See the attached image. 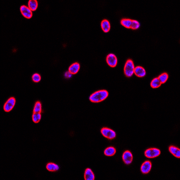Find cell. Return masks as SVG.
I'll return each instance as SVG.
<instances>
[{
	"label": "cell",
	"mask_w": 180,
	"mask_h": 180,
	"mask_svg": "<svg viewBox=\"0 0 180 180\" xmlns=\"http://www.w3.org/2000/svg\"><path fill=\"white\" fill-rule=\"evenodd\" d=\"M108 96L109 93L106 90H99L90 95L89 100L93 103H99L105 101Z\"/></svg>",
	"instance_id": "cell-1"
},
{
	"label": "cell",
	"mask_w": 180,
	"mask_h": 180,
	"mask_svg": "<svg viewBox=\"0 0 180 180\" xmlns=\"http://www.w3.org/2000/svg\"><path fill=\"white\" fill-rule=\"evenodd\" d=\"M158 78H159V80L161 82V83H164L168 79V74L166 73H163L160 74Z\"/></svg>",
	"instance_id": "cell-20"
},
{
	"label": "cell",
	"mask_w": 180,
	"mask_h": 180,
	"mask_svg": "<svg viewBox=\"0 0 180 180\" xmlns=\"http://www.w3.org/2000/svg\"><path fill=\"white\" fill-rule=\"evenodd\" d=\"M41 119V113H33L32 115V119L33 122L37 123L40 121Z\"/></svg>",
	"instance_id": "cell-22"
},
{
	"label": "cell",
	"mask_w": 180,
	"mask_h": 180,
	"mask_svg": "<svg viewBox=\"0 0 180 180\" xmlns=\"http://www.w3.org/2000/svg\"><path fill=\"white\" fill-rule=\"evenodd\" d=\"M15 102H16V100L15 98H10L4 105V111L6 112H9L11 111L15 105Z\"/></svg>",
	"instance_id": "cell-6"
},
{
	"label": "cell",
	"mask_w": 180,
	"mask_h": 180,
	"mask_svg": "<svg viewBox=\"0 0 180 180\" xmlns=\"http://www.w3.org/2000/svg\"><path fill=\"white\" fill-rule=\"evenodd\" d=\"M32 81L34 83H39L41 81V77L40 74H39L38 73H35L32 75Z\"/></svg>",
	"instance_id": "cell-24"
},
{
	"label": "cell",
	"mask_w": 180,
	"mask_h": 180,
	"mask_svg": "<svg viewBox=\"0 0 180 180\" xmlns=\"http://www.w3.org/2000/svg\"><path fill=\"white\" fill-rule=\"evenodd\" d=\"M116 153V149L113 147H108L104 151V154L107 156H113Z\"/></svg>",
	"instance_id": "cell-16"
},
{
	"label": "cell",
	"mask_w": 180,
	"mask_h": 180,
	"mask_svg": "<svg viewBox=\"0 0 180 180\" xmlns=\"http://www.w3.org/2000/svg\"><path fill=\"white\" fill-rule=\"evenodd\" d=\"M20 11L24 17L27 19H30L32 16V11L26 5H22L20 8Z\"/></svg>",
	"instance_id": "cell-7"
},
{
	"label": "cell",
	"mask_w": 180,
	"mask_h": 180,
	"mask_svg": "<svg viewBox=\"0 0 180 180\" xmlns=\"http://www.w3.org/2000/svg\"><path fill=\"white\" fill-rule=\"evenodd\" d=\"M80 66L79 64L77 62L71 64L69 68V71L72 74H76L79 70Z\"/></svg>",
	"instance_id": "cell-12"
},
{
	"label": "cell",
	"mask_w": 180,
	"mask_h": 180,
	"mask_svg": "<svg viewBox=\"0 0 180 180\" xmlns=\"http://www.w3.org/2000/svg\"><path fill=\"white\" fill-rule=\"evenodd\" d=\"M161 84L162 83L159 80V78L158 77H156V78H154L151 81L150 86L152 88L156 89V88H159V87L161 86Z\"/></svg>",
	"instance_id": "cell-19"
},
{
	"label": "cell",
	"mask_w": 180,
	"mask_h": 180,
	"mask_svg": "<svg viewBox=\"0 0 180 180\" xmlns=\"http://www.w3.org/2000/svg\"><path fill=\"white\" fill-rule=\"evenodd\" d=\"M28 7L32 11H35L38 8V1L36 0H29L28 2Z\"/></svg>",
	"instance_id": "cell-18"
},
{
	"label": "cell",
	"mask_w": 180,
	"mask_h": 180,
	"mask_svg": "<svg viewBox=\"0 0 180 180\" xmlns=\"http://www.w3.org/2000/svg\"><path fill=\"white\" fill-rule=\"evenodd\" d=\"M101 133L104 137L109 140L114 139L116 136L115 132L109 128H102L101 130Z\"/></svg>",
	"instance_id": "cell-4"
},
{
	"label": "cell",
	"mask_w": 180,
	"mask_h": 180,
	"mask_svg": "<svg viewBox=\"0 0 180 180\" xmlns=\"http://www.w3.org/2000/svg\"><path fill=\"white\" fill-rule=\"evenodd\" d=\"M72 75L73 74H71L69 71H66L64 73V77L66 78H70L72 77Z\"/></svg>",
	"instance_id": "cell-25"
},
{
	"label": "cell",
	"mask_w": 180,
	"mask_h": 180,
	"mask_svg": "<svg viewBox=\"0 0 180 180\" xmlns=\"http://www.w3.org/2000/svg\"><path fill=\"white\" fill-rule=\"evenodd\" d=\"M152 168V163L150 161L144 162L140 167L141 172L144 174H146L150 172Z\"/></svg>",
	"instance_id": "cell-9"
},
{
	"label": "cell",
	"mask_w": 180,
	"mask_h": 180,
	"mask_svg": "<svg viewBox=\"0 0 180 180\" xmlns=\"http://www.w3.org/2000/svg\"><path fill=\"white\" fill-rule=\"evenodd\" d=\"M46 169L47 170L52 172L57 171L59 169V167L57 164L53 163H49L46 165Z\"/></svg>",
	"instance_id": "cell-15"
},
{
	"label": "cell",
	"mask_w": 180,
	"mask_h": 180,
	"mask_svg": "<svg viewBox=\"0 0 180 180\" xmlns=\"http://www.w3.org/2000/svg\"><path fill=\"white\" fill-rule=\"evenodd\" d=\"M122 159L125 164L129 165L133 161V156L130 151L127 150L123 153Z\"/></svg>",
	"instance_id": "cell-8"
},
{
	"label": "cell",
	"mask_w": 180,
	"mask_h": 180,
	"mask_svg": "<svg viewBox=\"0 0 180 180\" xmlns=\"http://www.w3.org/2000/svg\"><path fill=\"white\" fill-rule=\"evenodd\" d=\"M122 25L126 28H131L132 20L130 19H122L120 21Z\"/></svg>",
	"instance_id": "cell-17"
},
{
	"label": "cell",
	"mask_w": 180,
	"mask_h": 180,
	"mask_svg": "<svg viewBox=\"0 0 180 180\" xmlns=\"http://www.w3.org/2000/svg\"><path fill=\"white\" fill-rule=\"evenodd\" d=\"M42 111V104L40 101H37L35 104L33 109V113H41Z\"/></svg>",
	"instance_id": "cell-21"
},
{
	"label": "cell",
	"mask_w": 180,
	"mask_h": 180,
	"mask_svg": "<svg viewBox=\"0 0 180 180\" xmlns=\"http://www.w3.org/2000/svg\"><path fill=\"white\" fill-rule=\"evenodd\" d=\"M95 175L90 168H87L84 173V179L85 180H94Z\"/></svg>",
	"instance_id": "cell-13"
},
{
	"label": "cell",
	"mask_w": 180,
	"mask_h": 180,
	"mask_svg": "<svg viewBox=\"0 0 180 180\" xmlns=\"http://www.w3.org/2000/svg\"><path fill=\"white\" fill-rule=\"evenodd\" d=\"M169 150L170 152L173 154L174 156L179 159L180 158V150L179 148L174 146H170L169 148Z\"/></svg>",
	"instance_id": "cell-14"
},
{
	"label": "cell",
	"mask_w": 180,
	"mask_h": 180,
	"mask_svg": "<svg viewBox=\"0 0 180 180\" xmlns=\"http://www.w3.org/2000/svg\"><path fill=\"white\" fill-rule=\"evenodd\" d=\"M101 27L102 30L105 32H108L111 29V24L107 19H103L101 22Z\"/></svg>",
	"instance_id": "cell-11"
},
{
	"label": "cell",
	"mask_w": 180,
	"mask_h": 180,
	"mask_svg": "<svg viewBox=\"0 0 180 180\" xmlns=\"http://www.w3.org/2000/svg\"><path fill=\"white\" fill-rule=\"evenodd\" d=\"M140 27V24L136 20H132L131 28L133 30H136Z\"/></svg>",
	"instance_id": "cell-23"
},
{
	"label": "cell",
	"mask_w": 180,
	"mask_h": 180,
	"mask_svg": "<svg viewBox=\"0 0 180 180\" xmlns=\"http://www.w3.org/2000/svg\"><path fill=\"white\" fill-rule=\"evenodd\" d=\"M106 62L109 66L114 68L117 66L118 64V59L114 54L111 53L108 54L106 56Z\"/></svg>",
	"instance_id": "cell-5"
},
{
	"label": "cell",
	"mask_w": 180,
	"mask_h": 180,
	"mask_svg": "<svg viewBox=\"0 0 180 180\" xmlns=\"http://www.w3.org/2000/svg\"><path fill=\"white\" fill-rule=\"evenodd\" d=\"M134 73L138 77H144L146 75V70L142 67L137 66L135 68Z\"/></svg>",
	"instance_id": "cell-10"
},
{
	"label": "cell",
	"mask_w": 180,
	"mask_h": 180,
	"mask_svg": "<svg viewBox=\"0 0 180 180\" xmlns=\"http://www.w3.org/2000/svg\"><path fill=\"white\" fill-rule=\"evenodd\" d=\"M161 154V151L157 148H150L145 152V156L149 159H154L158 157Z\"/></svg>",
	"instance_id": "cell-3"
},
{
	"label": "cell",
	"mask_w": 180,
	"mask_h": 180,
	"mask_svg": "<svg viewBox=\"0 0 180 180\" xmlns=\"http://www.w3.org/2000/svg\"><path fill=\"white\" fill-rule=\"evenodd\" d=\"M135 68L133 60L131 59L126 60L124 67V73L126 77H131L133 75Z\"/></svg>",
	"instance_id": "cell-2"
}]
</instances>
